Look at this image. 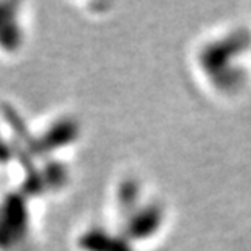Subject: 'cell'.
<instances>
[{
  "label": "cell",
  "mask_w": 251,
  "mask_h": 251,
  "mask_svg": "<svg viewBox=\"0 0 251 251\" xmlns=\"http://www.w3.org/2000/svg\"><path fill=\"white\" fill-rule=\"evenodd\" d=\"M251 57V31L245 26L209 38L196 52L199 75L220 97H235L248 82Z\"/></svg>",
  "instance_id": "cell-1"
},
{
  "label": "cell",
  "mask_w": 251,
  "mask_h": 251,
  "mask_svg": "<svg viewBox=\"0 0 251 251\" xmlns=\"http://www.w3.org/2000/svg\"><path fill=\"white\" fill-rule=\"evenodd\" d=\"M126 227L121 230L123 237L129 243H139L157 237L165 224V209L158 202H142L139 201L124 212Z\"/></svg>",
  "instance_id": "cell-2"
},
{
  "label": "cell",
  "mask_w": 251,
  "mask_h": 251,
  "mask_svg": "<svg viewBox=\"0 0 251 251\" xmlns=\"http://www.w3.org/2000/svg\"><path fill=\"white\" fill-rule=\"evenodd\" d=\"M26 44V25L22 5L0 2V56L15 57Z\"/></svg>",
  "instance_id": "cell-3"
},
{
  "label": "cell",
  "mask_w": 251,
  "mask_h": 251,
  "mask_svg": "<svg viewBox=\"0 0 251 251\" xmlns=\"http://www.w3.org/2000/svg\"><path fill=\"white\" fill-rule=\"evenodd\" d=\"M80 251H135L121 233H109L92 228L78 237Z\"/></svg>",
  "instance_id": "cell-4"
}]
</instances>
